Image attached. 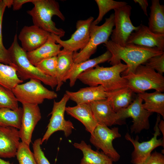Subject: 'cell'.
Masks as SVG:
<instances>
[{
    "label": "cell",
    "instance_id": "23",
    "mask_svg": "<svg viewBox=\"0 0 164 164\" xmlns=\"http://www.w3.org/2000/svg\"><path fill=\"white\" fill-rule=\"evenodd\" d=\"M74 146L80 150L83 156L79 164H113L112 160L102 151H95L90 145L84 141L80 143L75 142Z\"/></svg>",
    "mask_w": 164,
    "mask_h": 164
},
{
    "label": "cell",
    "instance_id": "4",
    "mask_svg": "<svg viewBox=\"0 0 164 164\" xmlns=\"http://www.w3.org/2000/svg\"><path fill=\"white\" fill-rule=\"evenodd\" d=\"M32 3L34 7L27 12L32 17L34 25L60 38L63 36L65 31L61 28H57L52 20L54 15L63 21L65 19L60 10L58 2L54 0H34Z\"/></svg>",
    "mask_w": 164,
    "mask_h": 164
},
{
    "label": "cell",
    "instance_id": "2",
    "mask_svg": "<svg viewBox=\"0 0 164 164\" xmlns=\"http://www.w3.org/2000/svg\"><path fill=\"white\" fill-rule=\"evenodd\" d=\"M127 68L121 62L108 67L97 65L81 73L77 79L89 86L101 85L108 93H116L128 87L127 80L121 75Z\"/></svg>",
    "mask_w": 164,
    "mask_h": 164
},
{
    "label": "cell",
    "instance_id": "10",
    "mask_svg": "<svg viewBox=\"0 0 164 164\" xmlns=\"http://www.w3.org/2000/svg\"><path fill=\"white\" fill-rule=\"evenodd\" d=\"M91 135L90 141L98 150L101 149L113 162L119 160L120 156L113 145V141L121 136L118 127L110 128L106 126L98 124Z\"/></svg>",
    "mask_w": 164,
    "mask_h": 164
},
{
    "label": "cell",
    "instance_id": "6",
    "mask_svg": "<svg viewBox=\"0 0 164 164\" xmlns=\"http://www.w3.org/2000/svg\"><path fill=\"white\" fill-rule=\"evenodd\" d=\"M114 13L106 18L105 22L98 26L91 24L90 29V39L86 46L79 52L73 53L74 63H78L90 59L96 51L98 46L109 40L114 26Z\"/></svg>",
    "mask_w": 164,
    "mask_h": 164
},
{
    "label": "cell",
    "instance_id": "20",
    "mask_svg": "<svg viewBox=\"0 0 164 164\" xmlns=\"http://www.w3.org/2000/svg\"><path fill=\"white\" fill-rule=\"evenodd\" d=\"M111 56V53L107 50L104 53L95 58L78 63H74L64 78L63 82L69 80L70 87H73L75 84L78 77L81 73L100 63L108 61Z\"/></svg>",
    "mask_w": 164,
    "mask_h": 164
},
{
    "label": "cell",
    "instance_id": "35",
    "mask_svg": "<svg viewBox=\"0 0 164 164\" xmlns=\"http://www.w3.org/2000/svg\"><path fill=\"white\" fill-rule=\"evenodd\" d=\"M142 64L153 69L163 75L164 72V53L151 57Z\"/></svg>",
    "mask_w": 164,
    "mask_h": 164
},
{
    "label": "cell",
    "instance_id": "3",
    "mask_svg": "<svg viewBox=\"0 0 164 164\" xmlns=\"http://www.w3.org/2000/svg\"><path fill=\"white\" fill-rule=\"evenodd\" d=\"M18 39L16 34L8 50L12 62L11 66L15 70L19 77L23 81L37 79L52 89L56 87V78L45 74L30 63L27 57V52L19 45Z\"/></svg>",
    "mask_w": 164,
    "mask_h": 164
},
{
    "label": "cell",
    "instance_id": "42",
    "mask_svg": "<svg viewBox=\"0 0 164 164\" xmlns=\"http://www.w3.org/2000/svg\"><path fill=\"white\" fill-rule=\"evenodd\" d=\"M0 164H11L9 161H5L0 158Z\"/></svg>",
    "mask_w": 164,
    "mask_h": 164
},
{
    "label": "cell",
    "instance_id": "8",
    "mask_svg": "<svg viewBox=\"0 0 164 164\" xmlns=\"http://www.w3.org/2000/svg\"><path fill=\"white\" fill-rule=\"evenodd\" d=\"M160 115L158 114L154 128L153 136L149 140L140 142L139 138L137 136L135 139L128 133L125 135V139L130 142L133 145L134 149L131 154V162L133 164H142L150 156L152 151L159 146L164 148V139H158L161 135L158 128L160 121Z\"/></svg>",
    "mask_w": 164,
    "mask_h": 164
},
{
    "label": "cell",
    "instance_id": "36",
    "mask_svg": "<svg viewBox=\"0 0 164 164\" xmlns=\"http://www.w3.org/2000/svg\"><path fill=\"white\" fill-rule=\"evenodd\" d=\"M41 138H37L32 144L33 153L37 164H50L41 148Z\"/></svg>",
    "mask_w": 164,
    "mask_h": 164
},
{
    "label": "cell",
    "instance_id": "37",
    "mask_svg": "<svg viewBox=\"0 0 164 164\" xmlns=\"http://www.w3.org/2000/svg\"><path fill=\"white\" fill-rule=\"evenodd\" d=\"M142 164H164V155L162 153L155 151Z\"/></svg>",
    "mask_w": 164,
    "mask_h": 164
},
{
    "label": "cell",
    "instance_id": "21",
    "mask_svg": "<svg viewBox=\"0 0 164 164\" xmlns=\"http://www.w3.org/2000/svg\"><path fill=\"white\" fill-rule=\"evenodd\" d=\"M65 111L67 114L80 121L85 127L86 130L91 134L98 125L93 116L89 104L66 107Z\"/></svg>",
    "mask_w": 164,
    "mask_h": 164
},
{
    "label": "cell",
    "instance_id": "24",
    "mask_svg": "<svg viewBox=\"0 0 164 164\" xmlns=\"http://www.w3.org/2000/svg\"><path fill=\"white\" fill-rule=\"evenodd\" d=\"M149 18V29L152 32L164 34V6L159 0H152Z\"/></svg>",
    "mask_w": 164,
    "mask_h": 164
},
{
    "label": "cell",
    "instance_id": "14",
    "mask_svg": "<svg viewBox=\"0 0 164 164\" xmlns=\"http://www.w3.org/2000/svg\"><path fill=\"white\" fill-rule=\"evenodd\" d=\"M23 113L21 125L19 129L22 142L29 146L35 128L41 118L38 105L22 104Z\"/></svg>",
    "mask_w": 164,
    "mask_h": 164
},
{
    "label": "cell",
    "instance_id": "5",
    "mask_svg": "<svg viewBox=\"0 0 164 164\" xmlns=\"http://www.w3.org/2000/svg\"><path fill=\"white\" fill-rule=\"evenodd\" d=\"M127 81L128 86L138 94L154 89L164 91V77L153 69L142 64L139 65L133 73L122 76Z\"/></svg>",
    "mask_w": 164,
    "mask_h": 164
},
{
    "label": "cell",
    "instance_id": "17",
    "mask_svg": "<svg viewBox=\"0 0 164 164\" xmlns=\"http://www.w3.org/2000/svg\"><path fill=\"white\" fill-rule=\"evenodd\" d=\"M93 116L98 124L110 127L115 125H122L117 113L112 108L108 101L104 99L89 103Z\"/></svg>",
    "mask_w": 164,
    "mask_h": 164
},
{
    "label": "cell",
    "instance_id": "32",
    "mask_svg": "<svg viewBox=\"0 0 164 164\" xmlns=\"http://www.w3.org/2000/svg\"><path fill=\"white\" fill-rule=\"evenodd\" d=\"M16 156L19 164H37L29 146L22 142H20Z\"/></svg>",
    "mask_w": 164,
    "mask_h": 164
},
{
    "label": "cell",
    "instance_id": "19",
    "mask_svg": "<svg viewBox=\"0 0 164 164\" xmlns=\"http://www.w3.org/2000/svg\"><path fill=\"white\" fill-rule=\"evenodd\" d=\"M65 93L68 96L69 100L77 104H89L107 98V93L101 85L81 88L75 92L66 91Z\"/></svg>",
    "mask_w": 164,
    "mask_h": 164
},
{
    "label": "cell",
    "instance_id": "9",
    "mask_svg": "<svg viewBox=\"0 0 164 164\" xmlns=\"http://www.w3.org/2000/svg\"><path fill=\"white\" fill-rule=\"evenodd\" d=\"M69 100L68 96L65 93L59 101L54 100L52 111L50 114L51 116L47 130L41 138V145L56 132L63 131L67 137L72 133L74 129L73 125L70 121L66 120L64 118L66 105Z\"/></svg>",
    "mask_w": 164,
    "mask_h": 164
},
{
    "label": "cell",
    "instance_id": "33",
    "mask_svg": "<svg viewBox=\"0 0 164 164\" xmlns=\"http://www.w3.org/2000/svg\"><path fill=\"white\" fill-rule=\"evenodd\" d=\"M57 64V57L55 56L44 59L35 66L45 74L56 78Z\"/></svg>",
    "mask_w": 164,
    "mask_h": 164
},
{
    "label": "cell",
    "instance_id": "27",
    "mask_svg": "<svg viewBox=\"0 0 164 164\" xmlns=\"http://www.w3.org/2000/svg\"><path fill=\"white\" fill-rule=\"evenodd\" d=\"M73 53L63 49L57 56V64L56 77L57 82L56 91L60 90L63 84L64 78L74 63Z\"/></svg>",
    "mask_w": 164,
    "mask_h": 164
},
{
    "label": "cell",
    "instance_id": "7",
    "mask_svg": "<svg viewBox=\"0 0 164 164\" xmlns=\"http://www.w3.org/2000/svg\"><path fill=\"white\" fill-rule=\"evenodd\" d=\"M41 82L37 79H30L26 83L17 85L12 91L18 102L22 104L39 105L42 103L45 99L56 98L57 93L46 88Z\"/></svg>",
    "mask_w": 164,
    "mask_h": 164
},
{
    "label": "cell",
    "instance_id": "41",
    "mask_svg": "<svg viewBox=\"0 0 164 164\" xmlns=\"http://www.w3.org/2000/svg\"><path fill=\"white\" fill-rule=\"evenodd\" d=\"M13 0H4L7 7L9 8L12 6Z\"/></svg>",
    "mask_w": 164,
    "mask_h": 164
},
{
    "label": "cell",
    "instance_id": "31",
    "mask_svg": "<svg viewBox=\"0 0 164 164\" xmlns=\"http://www.w3.org/2000/svg\"><path fill=\"white\" fill-rule=\"evenodd\" d=\"M18 102L12 90L0 85V108L15 110L19 108Z\"/></svg>",
    "mask_w": 164,
    "mask_h": 164
},
{
    "label": "cell",
    "instance_id": "34",
    "mask_svg": "<svg viewBox=\"0 0 164 164\" xmlns=\"http://www.w3.org/2000/svg\"><path fill=\"white\" fill-rule=\"evenodd\" d=\"M6 6L4 0L0 1V63L11 66V62L8 50L4 46L2 41V24L3 17Z\"/></svg>",
    "mask_w": 164,
    "mask_h": 164
},
{
    "label": "cell",
    "instance_id": "43",
    "mask_svg": "<svg viewBox=\"0 0 164 164\" xmlns=\"http://www.w3.org/2000/svg\"><path fill=\"white\" fill-rule=\"evenodd\" d=\"M1 0H0V1Z\"/></svg>",
    "mask_w": 164,
    "mask_h": 164
},
{
    "label": "cell",
    "instance_id": "39",
    "mask_svg": "<svg viewBox=\"0 0 164 164\" xmlns=\"http://www.w3.org/2000/svg\"><path fill=\"white\" fill-rule=\"evenodd\" d=\"M133 1L139 5L144 14L147 16V8L149 5L148 1L147 0H134Z\"/></svg>",
    "mask_w": 164,
    "mask_h": 164
},
{
    "label": "cell",
    "instance_id": "22",
    "mask_svg": "<svg viewBox=\"0 0 164 164\" xmlns=\"http://www.w3.org/2000/svg\"><path fill=\"white\" fill-rule=\"evenodd\" d=\"M56 43L55 39L50 34L46 41L42 45L33 51L27 52L29 61L35 66L44 59L57 56L62 47Z\"/></svg>",
    "mask_w": 164,
    "mask_h": 164
},
{
    "label": "cell",
    "instance_id": "30",
    "mask_svg": "<svg viewBox=\"0 0 164 164\" xmlns=\"http://www.w3.org/2000/svg\"><path fill=\"white\" fill-rule=\"evenodd\" d=\"M99 9V14L96 19L91 24L97 25L102 19L104 16L108 12L118 7L127 5L125 2L116 1L112 0H95Z\"/></svg>",
    "mask_w": 164,
    "mask_h": 164
},
{
    "label": "cell",
    "instance_id": "11",
    "mask_svg": "<svg viewBox=\"0 0 164 164\" xmlns=\"http://www.w3.org/2000/svg\"><path fill=\"white\" fill-rule=\"evenodd\" d=\"M132 9L127 4L114 9L115 28L111 34V40L121 46L125 45L130 34L138 28L133 25L130 19Z\"/></svg>",
    "mask_w": 164,
    "mask_h": 164
},
{
    "label": "cell",
    "instance_id": "40",
    "mask_svg": "<svg viewBox=\"0 0 164 164\" xmlns=\"http://www.w3.org/2000/svg\"><path fill=\"white\" fill-rule=\"evenodd\" d=\"M158 128L163 135V138H164V121L161 120L158 124Z\"/></svg>",
    "mask_w": 164,
    "mask_h": 164
},
{
    "label": "cell",
    "instance_id": "25",
    "mask_svg": "<svg viewBox=\"0 0 164 164\" xmlns=\"http://www.w3.org/2000/svg\"><path fill=\"white\" fill-rule=\"evenodd\" d=\"M136 95L135 93L128 87L116 93H107V99L113 110L117 113L128 106L134 101Z\"/></svg>",
    "mask_w": 164,
    "mask_h": 164
},
{
    "label": "cell",
    "instance_id": "1",
    "mask_svg": "<svg viewBox=\"0 0 164 164\" xmlns=\"http://www.w3.org/2000/svg\"><path fill=\"white\" fill-rule=\"evenodd\" d=\"M104 45L111 54V57L108 61L110 64L112 66L118 64L121 62V60L126 63L127 68L121 73L122 77L133 73L138 66L151 57L164 53L157 47H148L132 44H126L123 46L111 40L104 43Z\"/></svg>",
    "mask_w": 164,
    "mask_h": 164
},
{
    "label": "cell",
    "instance_id": "26",
    "mask_svg": "<svg viewBox=\"0 0 164 164\" xmlns=\"http://www.w3.org/2000/svg\"><path fill=\"white\" fill-rule=\"evenodd\" d=\"M137 95L144 101L143 108L148 111L155 112L164 118V94L155 91L148 93L144 92Z\"/></svg>",
    "mask_w": 164,
    "mask_h": 164
},
{
    "label": "cell",
    "instance_id": "13",
    "mask_svg": "<svg viewBox=\"0 0 164 164\" xmlns=\"http://www.w3.org/2000/svg\"><path fill=\"white\" fill-rule=\"evenodd\" d=\"M94 20V18L92 16L86 19L78 20L76 23V31L67 40H62L59 36L51 34L56 43L63 47V50L75 52L79 50H82L87 44L90 39V27Z\"/></svg>",
    "mask_w": 164,
    "mask_h": 164
},
{
    "label": "cell",
    "instance_id": "18",
    "mask_svg": "<svg viewBox=\"0 0 164 164\" xmlns=\"http://www.w3.org/2000/svg\"><path fill=\"white\" fill-rule=\"evenodd\" d=\"M12 127L0 126V158L16 156L20 142L19 130Z\"/></svg>",
    "mask_w": 164,
    "mask_h": 164
},
{
    "label": "cell",
    "instance_id": "12",
    "mask_svg": "<svg viewBox=\"0 0 164 164\" xmlns=\"http://www.w3.org/2000/svg\"><path fill=\"white\" fill-rule=\"evenodd\" d=\"M143 101L137 94L128 106L117 112L120 120L123 122L127 118H132L133 124L130 127L131 133L139 134L143 130H148L150 128L149 119L152 113L143 108Z\"/></svg>",
    "mask_w": 164,
    "mask_h": 164
},
{
    "label": "cell",
    "instance_id": "38",
    "mask_svg": "<svg viewBox=\"0 0 164 164\" xmlns=\"http://www.w3.org/2000/svg\"><path fill=\"white\" fill-rule=\"evenodd\" d=\"M34 0H13L12 6L14 11L20 9L22 5L24 4L29 2H32Z\"/></svg>",
    "mask_w": 164,
    "mask_h": 164
},
{
    "label": "cell",
    "instance_id": "15",
    "mask_svg": "<svg viewBox=\"0 0 164 164\" xmlns=\"http://www.w3.org/2000/svg\"><path fill=\"white\" fill-rule=\"evenodd\" d=\"M128 44L150 48L157 47L164 51V34L154 33L148 26L141 24L136 30L130 34L126 43V44Z\"/></svg>",
    "mask_w": 164,
    "mask_h": 164
},
{
    "label": "cell",
    "instance_id": "16",
    "mask_svg": "<svg viewBox=\"0 0 164 164\" xmlns=\"http://www.w3.org/2000/svg\"><path fill=\"white\" fill-rule=\"evenodd\" d=\"M50 33L34 25L25 26L18 37L22 47L27 52L33 51L44 44Z\"/></svg>",
    "mask_w": 164,
    "mask_h": 164
},
{
    "label": "cell",
    "instance_id": "28",
    "mask_svg": "<svg viewBox=\"0 0 164 164\" xmlns=\"http://www.w3.org/2000/svg\"><path fill=\"white\" fill-rule=\"evenodd\" d=\"M22 108L16 110L0 108V126L12 127L20 128L22 115Z\"/></svg>",
    "mask_w": 164,
    "mask_h": 164
},
{
    "label": "cell",
    "instance_id": "29",
    "mask_svg": "<svg viewBox=\"0 0 164 164\" xmlns=\"http://www.w3.org/2000/svg\"><path fill=\"white\" fill-rule=\"evenodd\" d=\"M23 81L18 77L16 70L12 66L0 63V85L12 90Z\"/></svg>",
    "mask_w": 164,
    "mask_h": 164
}]
</instances>
